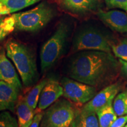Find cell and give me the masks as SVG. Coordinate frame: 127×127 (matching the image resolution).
I'll use <instances>...</instances> for the list:
<instances>
[{"label":"cell","mask_w":127,"mask_h":127,"mask_svg":"<svg viewBox=\"0 0 127 127\" xmlns=\"http://www.w3.org/2000/svg\"><path fill=\"white\" fill-rule=\"evenodd\" d=\"M66 74L70 78L97 89L104 88L117 81L121 75V64L112 53L81 51L71 56Z\"/></svg>","instance_id":"cell-1"},{"label":"cell","mask_w":127,"mask_h":127,"mask_svg":"<svg viewBox=\"0 0 127 127\" xmlns=\"http://www.w3.org/2000/svg\"><path fill=\"white\" fill-rule=\"evenodd\" d=\"M6 54L13 63L24 86L34 85L38 79L35 57L32 50L21 42L9 39L5 45Z\"/></svg>","instance_id":"cell-2"},{"label":"cell","mask_w":127,"mask_h":127,"mask_svg":"<svg viewBox=\"0 0 127 127\" xmlns=\"http://www.w3.org/2000/svg\"><path fill=\"white\" fill-rule=\"evenodd\" d=\"M114 39L113 35L96 25L83 24L74 34L71 52L95 50L112 53L111 43Z\"/></svg>","instance_id":"cell-3"},{"label":"cell","mask_w":127,"mask_h":127,"mask_svg":"<svg viewBox=\"0 0 127 127\" xmlns=\"http://www.w3.org/2000/svg\"><path fill=\"white\" fill-rule=\"evenodd\" d=\"M69 21L63 20L50 38L42 45L40 51L41 67L42 72L49 70L63 55L71 32Z\"/></svg>","instance_id":"cell-4"},{"label":"cell","mask_w":127,"mask_h":127,"mask_svg":"<svg viewBox=\"0 0 127 127\" xmlns=\"http://www.w3.org/2000/svg\"><path fill=\"white\" fill-rule=\"evenodd\" d=\"M57 14L54 5L43 1L34 8L13 14L15 30L20 31L35 32L43 29Z\"/></svg>","instance_id":"cell-5"},{"label":"cell","mask_w":127,"mask_h":127,"mask_svg":"<svg viewBox=\"0 0 127 127\" xmlns=\"http://www.w3.org/2000/svg\"><path fill=\"white\" fill-rule=\"evenodd\" d=\"M78 109L67 99H58L44 111L39 127H71Z\"/></svg>","instance_id":"cell-6"},{"label":"cell","mask_w":127,"mask_h":127,"mask_svg":"<svg viewBox=\"0 0 127 127\" xmlns=\"http://www.w3.org/2000/svg\"><path fill=\"white\" fill-rule=\"evenodd\" d=\"M61 84L63 88V96L77 104H85L98 93L96 87L70 78L63 77Z\"/></svg>","instance_id":"cell-7"},{"label":"cell","mask_w":127,"mask_h":127,"mask_svg":"<svg viewBox=\"0 0 127 127\" xmlns=\"http://www.w3.org/2000/svg\"><path fill=\"white\" fill-rule=\"evenodd\" d=\"M125 82L117 81L103 88L89 102L86 103L82 108L96 112L100 109L108 105L112 104L117 94L124 89Z\"/></svg>","instance_id":"cell-8"},{"label":"cell","mask_w":127,"mask_h":127,"mask_svg":"<svg viewBox=\"0 0 127 127\" xmlns=\"http://www.w3.org/2000/svg\"><path fill=\"white\" fill-rule=\"evenodd\" d=\"M63 95V88L57 79L49 78L42 89L39 96L38 109L39 111L46 109Z\"/></svg>","instance_id":"cell-9"},{"label":"cell","mask_w":127,"mask_h":127,"mask_svg":"<svg viewBox=\"0 0 127 127\" xmlns=\"http://www.w3.org/2000/svg\"><path fill=\"white\" fill-rule=\"evenodd\" d=\"M0 81L10 84L20 92L23 88L15 68L6 54L4 48H0Z\"/></svg>","instance_id":"cell-10"},{"label":"cell","mask_w":127,"mask_h":127,"mask_svg":"<svg viewBox=\"0 0 127 127\" xmlns=\"http://www.w3.org/2000/svg\"><path fill=\"white\" fill-rule=\"evenodd\" d=\"M100 20L112 31L120 33L127 32V14L121 11L100 10L97 13Z\"/></svg>","instance_id":"cell-11"},{"label":"cell","mask_w":127,"mask_h":127,"mask_svg":"<svg viewBox=\"0 0 127 127\" xmlns=\"http://www.w3.org/2000/svg\"><path fill=\"white\" fill-rule=\"evenodd\" d=\"M64 10L75 14H85L96 10L99 0H57Z\"/></svg>","instance_id":"cell-12"},{"label":"cell","mask_w":127,"mask_h":127,"mask_svg":"<svg viewBox=\"0 0 127 127\" xmlns=\"http://www.w3.org/2000/svg\"><path fill=\"white\" fill-rule=\"evenodd\" d=\"M20 91L7 82L0 81V112L16 109Z\"/></svg>","instance_id":"cell-13"},{"label":"cell","mask_w":127,"mask_h":127,"mask_svg":"<svg viewBox=\"0 0 127 127\" xmlns=\"http://www.w3.org/2000/svg\"><path fill=\"white\" fill-rule=\"evenodd\" d=\"M71 127H99L96 112L84 109H78Z\"/></svg>","instance_id":"cell-14"},{"label":"cell","mask_w":127,"mask_h":127,"mask_svg":"<svg viewBox=\"0 0 127 127\" xmlns=\"http://www.w3.org/2000/svg\"><path fill=\"white\" fill-rule=\"evenodd\" d=\"M41 0H0V16L15 14Z\"/></svg>","instance_id":"cell-15"},{"label":"cell","mask_w":127,"mask_h":127,"mask_svg":"<svg viewBox=\"0 0 127 127\" xmlns=\"http://www.w3.org/2000/svg\"><path fill=\"white\" fill-rule=\"evenodd\" d=\"M16 110L18 127H30L37 112L28 105L24 98L17 104Z\"/></svg>","instance_id":"cell-16"},{"label":"cell","mask_w":127,"mask_h":127,"mask_svg":"<svg viewBox=\"0 0 127 127\" xmlns=\"http://www.w3.org/2000/svg\"><path fill=\"white\" fill-rule=\"evenodd\" d=\"M96 113L98 117L99 127H109L118 117L114 111L112 104L103 107Z\"/></svg>","instance_id":"cell-17"},{"label":"cell","mask_w":127,"mask_h":127,"mask_svg":"<svg viewBox=\"0 0 127 127\" xmlns=\"http://www.w3.org/2000/svg\"><path fill=\"white\" fill-rule=\"evenodd\" d=\"M49 78H45L39 81L37 84L33 87L30 92H28L26 96H25L24 99L27 104L31 107L32 108L35 109L38 104L39 96H40L41 91L42 89L47 83Z\"/></svg>","instance_id":"cell-18"},{"label":"cell","mask_w":127,"mask_h":127,"mask_svg":"<svg viewBox=\"0 0 127 127\" xmlns=\"http://www.w3.org/2000/svg\"><path fill=\"white\" fill-rule=\"evenodd\" d=\"M114 109L118 117L127 114V87L117 94L112 104Z\"/></svg>","instance_id":"cell-19"},{"label":"cell","mask_w":127,"mask_h":127,"mask_svg":"<svg viewBox=\"0 0 127 127\" xmlns=\"http://www.w3.org/2000/svg\"><path fill=\"white\" fill-rule=\"evenodd\" d=\"M111 47L114 55L117 58L127 62V38H114L111 42Z\"/></svg>","instance_id":"cell-20"},{"label":"cell","mask_w":127,"mask_h":127,"mask_svg":"<svg viewBox=\"0 0 127 127\" xmlns=\"http://www.w3.org/2000/svg\"><path fill=\"white\" fill-rule=\"evenodd\" d=\"M15 30V20L13 14L0 18V42Z\"/></svg>","instance_id":"cell-21"},{"label":"cell","mask_w":127,"mask_h":127,"mask_svg":"<svg viewBox=\"0 0 127 127\" xmlns=\"http://www.w3.org/2000/svg\"><path fill=\"white\" fill-rule=\"evenodd\" d=\"M0 127H18V120L7 111L0 114Z\"/></svg>","instance_id":"cell-22"},{"label":"cell","mask_w":127,"mask_h":127,"mask_svg":"<svg viewBox=\"0 0 127 127\" xmlns=\"http://www.w3.org/2000/svg\"><path fill=\"white\" fill-rule=\"evenodd\" d=\"M108 8L123 9L127 12V0H105Z\"/></svg>","instance_id":"cell-23"},{"label":"cell","mask_w":127,"mask_h":127,"mask_svg":"<svg viewBox=\"0 0 127 127\" xmlns=\"http://www.w3.org/2000/svg\"><path fill=\"white\" fill-rule=\"evenodd\" d=\"M127 123V114L121 116L111 124L109 127H124Z\"/></svg>","instance_id":"cell-24"},{"label":"cell","mask_w":127,"mask_h":127,"mask_svg":"<svg viewBox=\"0 0 127 127\" xmlns=\"http://www.w3.org/2000/svg\"><path fill=\"white\" fill-rule=\"evenodd\" d=\"M121 64V75L125 80L127 81V62L118 58Z\"/></svg>","instance_id":"cell-25"},{"label":"cell","mask_w":127,"mask_h":127,"mask_svg":"<svg viewBox=\"0 0 127 127\" xmlns=\"http://www.w3.org/2000/svg\"><path fill=\"white\" fill-rule=\"evenodd\" d=\"M44 111H39L36 114L35 116L34 121H33L32 123L30 125V127H39V124H40V122L42 119V115H43Z\"/></svg>","instance_id":"cell-26"},{"label":"cell","mask_w":127,"mask_h":127,"mask_svg":"<svg viewBox=\"0 0 127 127\" xmlns=\"http://www.w3.org/2000/svg\"><path fill=\"white\" fill-rule=\"evenodd\" d=\"M124 127H127V124L125 125V126H124Z\"/></svg>","instance_id":"cell-27"},{"label":"cell","mask_w":127,"mask_h":127,"mask_svg":"<svg viewBox=\"0 0 127 127\" xmlns=\"http://www.w3.org/2000/svg\"></svg>","instance_id":"cell-28"}]
</instances>
